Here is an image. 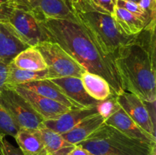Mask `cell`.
I'll use <instances>...</instances> for the list:
<instances>
[{
  "label": "cell",
  "instance_id": "obj_1",
  "mask_svg": "<svg viewBox=\"0 0 156 155\" xmlns=\"http://www.w3.org/2000/svg\"><path fill=\"white\" fill-rule=\"evenodd\" d=\"M40 24L45 40L58 43L87 71L104 78L114 95L123 91L114 56L104 51L79 19L50 18L40 21Z\"/></svg>",
  "mask_w": 156,
  "mask_h": 155
},
{
  "label": "cell",
  "instance_id": "obj_2",
  "mask_svg": "<svg viewBox=\"0 0 156 155\" xmlns=\"http://www.w3.org/2000/svg\"><path fill=\"white\" fill-rule=\"evenodd\" d=\"M114 62L124 91L143 101L156 100L155 21L148 24L114 54Z\"/></svg>",
  "mask_w": 156,
  "mask_h": 155
},
{
  "label": "cell",
  "instance_id": "obj_3",
  "mask_svg": "<svg viewBox=\"0 0 156 155\" xmlns=\"http://www.w3.org/2000/svg\"><path fill=\"white\" fill-rule=\"evenodd\" d=\"M71 7L78 19L91 32L101 47L108 54L114 56L120 47L135 36L125 34L117 25L113 15L94 10L82 0L72 5Z\"/></svg>",
  "mask_w": 156,
  "mask_h": 155
},
{
  "label": "cell",
  "instance_id": "obj_4",
  "mask_svg": "<svg viewBox=\"0 0 156 155\" xmlns=\"http://www.w3.org/2000/svg\"><path fill=\"white\" fill-rule=\"evenodd\" d=\"M77 145L94 155H149L156 144L134 139L105 123Z\"/></svg>",
  "mask_w": 156,
  "mask_h": 155
},
{
  "label": "cell",
  "instance_id": "obj_5",
  "mask_svg": "<svg viewBox=\"0 0 156 155\" xmlns=\"http://www.w3.org/2000/svg\"><path fill=\"white\" fill-rule=\"evenodd\" d=\"M48 70L49 79L63 77L81 78L87 71L73 56L53 41L44 40L36 46Z\"/></svg>",
  "mask_w": 156,
  "mask_h": 155
},
{
  "label": "cell",
  "instance_id": "obj_6",
  "mask_svg": "<svg viewBox=\"0 0 156 155\" xmlns=\"http://www.w3.org/2000/svg\"><path fill=\"white\" fill-rule=\"evenodd\" d=\"M7 22L30 46L45 40L40 20L26 0H13Z\"/></svg>",
  "mask_w": 156,
  "mask_h": 155
},
{
  "label": "cell",
  "instance_id": "obj_7",
  "mask_svg": "<svg viewBox=\"0 0 156 155\" xmlns=\"http://www.w3.org/2000/svg\"><path fill=\"white\" fill-rule=\"evenodd\" d=\"M0 103L18 129H38L42 127L44 119L13 89L4 87L0 91Z\"/></svg>",
  "mask_w": 156,
  "mask_h": 155
},
{
  "label": "cell",
  "instance_id": "obj_8",
  "mask_svg": "<svg viewBox=\"0 0 156 155\" xmlns=\"http://www.w3.org/2000/svg\"><path fill=\"white\" fill-rule=\"evenodd\" d=\"M117 101L126 114L143 130L155 137V123L146 103L138 96L126 91L116 95Z\"/></svg>",
  "mask_w": 156,
  "mask_h": 155
},
{
  "label": "cell",
  "instance_id": "obj_9",
  "mask_svg": "<svg viewBox=\"0 0 156 155\" xmlns=\"http://www.w3.org/2000/svg\"><path fill=\"white\" fill-rule=\"evenodd\" d=\"M16 91L22 97H24L34 110L41 115L44 120H48L59 116L61 114L70 110V108L64 106L62 103L55 100H50L45 97L39 95L28 89L20 86H5Z\"/></svg>",
  "mask_w": 156,
  "mask_h": 155
},
{
  "label": "cell",
  "instance_id": "obj_10",
  "mask_svg": "<svg viewBox=\"0 0 156 155\" xmlns=\"http://www.w3.org/2000/svg\"><path fill=\"white\" fill-rule=\"evenodd\" d=\"M27 2L40 21L50 18L78 19L71 5L66 0H30Z\"/></svg>",
  "mask_w": 156,
  "mask_h": 155
},
{
  "label": "cell",
  "instance_id": "obj_11",
  "mask_svg": "<svg viewBox=\"0 0 156 155\" xmlns=\"http://www.w3.org/2000/svg\"><path fill=\"white\" fill-rule=\"evenodd\" d=\"M57 85L78 108H91L99 101L89 96L84 88L81 78L63 77L50 79Z\"/></svg>",
  "mask_w": 156,
  "mask_h": 155
},
{
  "label": "cell",
  "instance_id": "obj_12",
  "mask_svg": "<svg viewBox=\"0 0 156 155\" xmlns=\"http://www.w3.org/2000/svg\"><path fill=\"white\" fill-rule=\"evenodd\" d=\"M27 45L8 22H0V61L9 65Z\"/></svg>",
  "mask_w": 156,
  "mask_h": 155
},
{
  "label": "cell",
  "instance_id": "obj_13",
  "mask_svg": "<svg viewBox=\"0 0 156 155\" xmlns=\"http://www.w3.org/2000/svg\"><path fill=\"white\" fill-rule=\"evenodd\" d=\"M95 113H98L96 106L70 109L56 118L44 120L42 127L47 128L59 135H62L71 130L84 119Z\"/></svg>",
  "mask_w": 156,
  "mask_h": 155
},
{
  "label": "cell",
  "instance_id": "obj_14",
  "mask_svg": "<svg viewBox=\"0 0 156 155\" xmlns=\"http://www.w3.org/2000/svg\"><path fill=\"white\" fill-rule=\"evenodd\" d=\"M105 124L116 128L127 136L151 144H156L155 137L152 136L138 126L120 107L115 113L105 120Z\"/></svg>",
  "mask_w": 156,
  "mask_h": 155
},
{
  "label": "cell",
  "instance_id": "obj_15",
  "mask_svg": "<svg viewBox=\"0 0 156 155\" xmlns=\"http://www.w3.org/2000/svg\"><path fill=\"white\" fill-rule=\"evenodd\" d=\"M18 86L28 89L39 95L45 97L50 100H55L58 103H62L64 106L70 108L71 109H80L78 108L65 94L62 91V90L59 88L53 82H52L50 79H42V80L32 81L27 82Z\"/></svg>",
  "mask_w": 156,
  "mask_h": 155
},
{
  "label": "cell",
  "instance_id": "obj_16",
  "mask_svg": "<svg viewBox=\"0 0 156 155\" xmlns=\"http://www.w3.org/2000/svg\"><path fill=\"white\" fill-rule=\"evenodd\" d=\"M104 124L105 119L98 112L86 117L71 130L61 135L69 143L73 145H77L82 141L86 140Z\"/></svg>",
  "mask_w": 156,
  "mask_h": 155
},
{
  "label": "cell",
  "instance_id": "obj_17",
  "mask_svg": "<svg viewBox=\"0 0 156 155\" xmlns=\"http://www.w3.org/2000/svg\"><path fill=\"white\" fill-rule=\"evenodd\" d=\"M47 155H68L75 145L66 141L62 135L45 127L37 129Z\"/></svg>",
  "mask_w": 156,
  "mask_h": 155
},
{
  "label": "cell",
  "instance_id": "obj_18",
  "mask_svg": "<svg viewBox=\"0 0 156 155\" xmlns=\"http://www.w3.org/2000/svg\"><path fill=\"white\" fill-rule=\"evenodd\" d=\"M15 139L24 155H47L37 129H19Z\"/></svg>",
  "mask_w": 156,
  "mask_h": 155
},
{
  "label": "cell",
  "instance_id": "obj_19",
  "mask_svg": "<svg viewBox=\"0 0 156 155\" xmlns=\"http://www.w3.org/2000/svg\"><path fill=\"white\" fill-rule=\"evenodd\" d=\"M81 79L86 92L98 101L105 100L114 94L108 82L98 74L85 71Z\"/></svg>",
  "mask_w": 156,
  "mask_h": 155
},
{
  "label": "cell",
  "instance_id": "obj_20",
  "mask_svg": "<svg viewBox=\"0 0 156 155\" xmlns=\"http://www.w3.org/2000/svg\"><path fill=\"white\" fill-rule=\"evenodd\" d=\"M12 63L17 68L29 71H39L47 68L42 55L35 46H28L18 53Z\"/></svg>",
  "mask_w": 156,
  "mask_h": 155
},
{
  "label": "cell",
  "instance_id": "obj_21",
  "mask_svg": "<svg viewBox=\"0 0 156 155\" xmlns=\"http://www.w3.org/2000/svg\"><path fill=\"white\" fill-rule=\"evenodd\" d=\"M113 17L122 31L128 36H136L146 27V22L143 20L117 6L114 8Z\"/></svg>",
  "mask_w": 156,
  "mask_h": 155
},
{
  "label": "cell",
  "instance_id": "obj_22",
  "mask_svg": "<svg viewBox=\"0 0 156 155\" xmlns=\"http://www.w3.org/2000/svg\"><path fill=\"white\" fill-rule=\"evenodd\" d=\"M49 79L48 70L34 71L18 68L10 62L8 65L7 78L5 86H18L32 81Z\"/></svg>",
  "mask_w": 156,
  "mask_h": 155
},
{
  "label": "cell",
  "instance_id": "obj_23",
  "mask_svg": "<svg viewBox=\"0 0 156 155\" xmlns=\"http://www.w3.org/2000/svg\"><path fill=\"white\" fill-rule=\"evenodd\" d=\"M116 6L126 9L130 13L133 14L134 15L137 16L140 19L143 20L144 22H146V26L152 21H155V20H152L150 15L146 11L143 10L140 7V5L136 2L126 1V0H116Z\"/></svg>",
  "mask_w": 156,
  "mask_h": 155
},
{
  "label": "cell",
  "instance_id": "obj_24",
  "mask_svg": "<svg viewBox=\"0 0 156 155\" xmlns=\"http://www.w3.org/2000/svg\"><path fill=\"white\" fill-rule=\"evenodd\" d=\"M96 108L98 112L105 119V120L108 119L119 109H120V106L117 103L116 95L112 94L105 100L99 101L96 106Z\"/></svg>",
  "mask_w": 156,
  "mask_h": 155
},
{
  "label": "cell",
  "instance_id": "obj_25",
  "mask_svg": "<svg viewBox=\"0 0 156 155\" xmlns=\"http://www.w3.org/2000/svg\"><path fill=\"white\" fill-rule=\"evenodd\" d=\"M19 130L0 103V133L15 138Z\"/></svg>",
  "mask_w": 156,
  "mask_h": 155
},
{
  "label": "cell",
  "instance_id": "obj_26",
  "mask_svg": "<svg viewBox=\"0 0 156 155\" xmlns=\"http://www.w3.org/2000/svg\"><path fill=\"white\" fill-rule=\"evenodd\" d=\"M86 5L98 12L113 15L116 0H82Z\"/></svg>",
  "mask_w": 156,
  "mask_h": 155
},
{
  "label": "cell",
  "instance_id": "obj_27",
  "mask_svg": "<svg viewBox=\"0 0 156 155\" xmlns=\"http://www.w3.org/2000/svg\"><path fill=\"white\" fill-rule=\"evenodd\" d=\"M5 135L0 133V154L24 155L19 147H15L5 138Z\"/></svg>",
  "mask_w": 156,
  "mask_h": 155
},
{
  "label": "cell",
  "instance_id": "obj_28",
  "mask_svg": "<svg viewBox=\"0 0 156 155\" xmlns=\"http://www.w3.org/2000/svg\"><path fill=\"white\" fill-rule=\"evenodd\" d=\"M12 3H13V0H12L8 4L0 6V22H7L8 18L12 9Z\"/></svg>",
  "mask_w": 156,
  "mask_h": 155
},
{
  "label": "cell",
  "instance_id": "obj_29",
  "mask_svg": "<svg viewBox=\"0 0 156 155\" xmlns=\"http://www.w3.org/2000/svg\"><path fill=\"white\" fill-rule=\"evenodd\" d=\"M8 65L0 61V91L4 88L7 78Z\"/></svg>",
  "mask_w": 156,
  "mask_h": 155
},
{
  "label": "cell",
  "instance_id": "obj_30",
  "mask_svg": "<svg viewBox=\"0 0 156 155\" xmlns=\"http://www.w3.org/2000/svg\"><path fill=\"white\" fill-rule=\"evenodd\" d=\"M68 155H94L92 153L88 151L87 149L81 147L79 145H75L71 150V151L69 153Z\"/></svg>",
  "mask_w": 156,
  "mask_h": 155
},
{
  "label": "cell",
  "instance_id": "obj_31",
  "mask_svg": "<svg viewBox=\"0 0 156 155\" xmlns=\"http://www.w3.org/2000/svg\"><path fill=\"white\" fill-rule=\"evenodd\" d=\"M11 1H12V0H0V6H2L4 5L8 4V3L10 2Z\"/></svg>",
  "mask_w": 156,
  "mask_h": 155
},
{
  "label": "cell",
  "instance_id": "obj_32",
  "mask_svg": "<svg viewBox=\"0 0 156 155\" xmlns=\"http://www.w3.org/2000/svg\"><path fill=\"white\" fill-rule=\"evenodd\" d=\"M66 1L70 5H73V4H75V3L77 2L79 0H66Z\"/></svg>",
  "mask_w": 156,
  "mask_h": 155
},
{
  "label": "cell",
  "instance_id": "obj_33",
  "mask_svg": "<svg viewBox=\"0 0 156 155\" xmlns=\"http://www.w3.org/2000/svg\"><path fill=\"white\" fill-rule=\"evenodd\" d=\"M149 155H156V145L154 146L152 149V151H151L150 154Z\"/></svg>",
  "mask_w": 156,
  "mask_h": 155
},
{
  "label": "cell",
  "instance_id": "obj_34",
  "mask_svg": "<svg viewBox=\"0 0 156 155\" xmlns=\"http://www.w3.org/2000/svg\"><path fill=\"white\" fill-rule=\"evenodd\" d=\"M126 1H130V2H133L139 3V2H140V0H126Z\"/></svg>",
  "mask_w": 156,
  "mask_h": 155
},
{
  "label": "cell",
  "instance_id": "obj_35",
  "mask_svg": "<svg viewBox=\"0 0 156 155\" xmlns=\"http://www.w3.org/2000/svg\"><path fill=\"white\" fill-rule=\"evenodd\" d=\"M26 1H27V2H29V1H30V0H26Z\"/></svg>",
  "mask_w": 156,
  "mask_h": 155
},
{
  "label": "cell",
  "instance_id": "obj_36",
  "mask_svg": "<svg viewBox=\"0 0 156 155\" xmlns=\"http://www.w3.org/2000/svg\"><path fill=\"white\" fill-rule=\"evenodd\" d=\"M155 1H156V0H155Z\"/></svg>",
  "mask_w": 156,
  "mask_h": 155
},
{
  "label": "cell",
  "instance_id": "obj_37",
  "mask_svg": "<svg viewBox=\"0 0 156 155\" xmlns=\"http://www.w3.org/2000/svg\"><path fill=\"white\" fill-rule=\"evenodd\" d=\"M0 155H1V154H0Z\"/></svg>",
  "mask_w": 156,
  "mask_h": 155
}]
</instances>
